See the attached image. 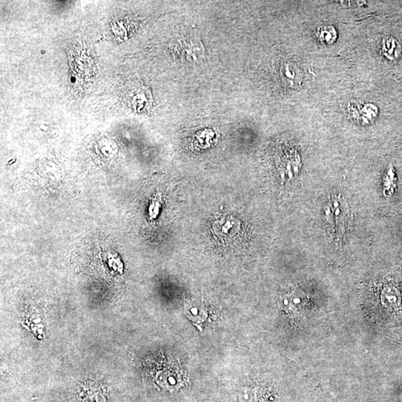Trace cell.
Returning a JSON list of instances; mask_svg holds the SVG:
<instances>
[{"instance_id": "3957f363", "label": "cell", "mask_w": 402, "mask_h": 402, "mask_svg": "<svg viewBox=\"0 0 402 402\" xmlns=\"http://www.w3.org/2000/svg\"><path fill=\"white\" fill-rule=\"evenodd\" d=\"M346 202L341 198H333L329 203L326 209V217L329 219V222L334 224L335 228L342 230L346 223Z\"/></svg>"}, {"instance_id": "5b68a950", "label": "cell", "mask_w": 402, "mask_h": 402, "mask_svg": "<svg viewBox=\"0 0 402 402\" xmlns=\"http://www.w3.org/2000/svg\"><path fill=\"white\" fill-rule=\"evenodd\" d=\"M318 36L322 42L326 44H332L337 40L338 34L334 26H325L319 28Z\"/></svg>"}, {"instance_id": "6da1fadb", "label": "cell", "mask_w": 402, "mask_h": 402, "mask_svg": "<svg viewBox=\"0 0 402 402\" xmlns=\"http://www.w3.org/2000/svg\"><path fill=\"white\" fill-rule=\"evenodd\" d=\"M279 78L286 87L297 89L302 86L303 74L295 63L285 61L281 63L279 70Z\"/></svg>"}, {"instance_id": "277c9868", "label": "cell", "mask_w": 402, "mask_h": 402, "mask_svg": "<svg viewBox=\"0 0 402 402\" xmlns=\"http://www.w3.org/2000/svg\"><path fill=\"white\" fill-rule=\"evenodd\" d=\"M382 53L389 60H397L401 55V45L396 39L391 36H386L383 39Z\"/></svg>"}, {"instance_id": "7a4b0ae2", "label": "cell", "mask_w": 402, "mask_h": 402, "mask_svg": "<svg viewBox=\"0 0 402 402\" xmlns=\"http://www.w3.org/2000/svg\"><path fill=\"white\" fill-rule=\"evenodd\" d=\"M180 51L183 58L190 62L200 60L205 53L202 42L194 34L182 37L180 42Z\"/></svg>"}]
</instances>
